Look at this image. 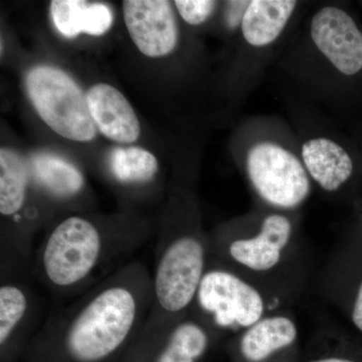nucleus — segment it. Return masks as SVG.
<instances>
[{
	"mask_svg": "<svg viewBox=\"0 0 362 362\" xmlns=\"http://www.w3.org/2000/svg\"><path fill=\"white\" fill-rule=\"evenodd\" d=\"M297 2L291 0H252L242 21L247 44L262 47L278 39L291 18Z\"/></svg>",
	"mask_w": 362,
	"mask_h": 362,
	"instance_id": "nucleus-16",
	"label": "nucleus"
},
{
	"mask_svg": "<svg viewBox=\"0 0 362 362\" xmlns=\"http://www.w3.org/2000/svg\"><path fill=\"white\" fill-rule=\"evenodd\" d=\"M230 362H300L302 350L296 317L290 309L272 313L228 338Z\"/></svg>",
	"mask_w": 362,
	"mask_h": 362,
	"instance_id": "nucleus-8",
	"label": "nucleus"
},
{
	"mask_svg": "<svg viewBox=\"0 0 362 362\" xmlns=\"http://www.w3.org/2000/svg\"><path fill=\"white\" fill-rule=\"evenodd\" d=\"M175 4L181 18L192 25L204 23L216 6V1L209 0H176Z\"/></svg>",
	"mask_w": 362,
	"mask_h": 362,
	"instance_id": "nucleus-20",
	"label": "nucleus"
},
{
	"mask_svg": "<svg viewBox=\"0 0 362 362\" xmlns=\"http://www.w3.org/2000/svg\"><path fill=\"white\" fill-rule=\"evenodd\" d=\"M246 173L255 194L271 211L291 213L311 194V178L303 164L276 143L252 146L247 153Z\"/></svg>",
	"mask_w": 362,
	"mask_h": 362,
	"instance_id": "nucleus-6",
	"label": "nucleus"
},
{
	"mask_svg": "<svg viewBox=\"0 0 362 362\" xmlns=\"http://www.w3.org/2000/svg\"><path fill=\"white\" fill-rule=\"evenodd\" d=\"M289 307L261 285L209 257L189 313L221 337L230 338Z\"/></svg>",
	"mask_w": 362,
	"mask_h": 362,
	"instance_id": "nucleus-4",
	"label": "nucleus"
},
{
	"mask_svg": "<svg viewBox=\"0 0 362 362\" xmlns=\"http://www.w3.org/2000/svg\"><path fill=\"white\" fill-rule=\"evenodd\" d=\"M26 90L40 118L57 134L78 142L96 137L87 97L65 71L54 66H35L26 77Z\"/></svg>",
	"mask_w": 362,
	"mask_h": 362,
	"instance_id": "nucleus-5",
	"label": "nucleus"
},
{
	"mask_svg": "<svg viewBox=\"0 0 362 362\" xmlns=\"http://www.w3.org/2000/svg\"><path fill=\"white\" fill-rule=\"evenodd\" d=\"M148 228L126 221L71 216L57 223L33 252V279L56 299L94 287L132 262L148 240Z\"/></svg>",
	"mask_w": 362,
	"mask_h": 362,
	"instance_id": "nucleus-2",
	"label": "nucleus"
},
{
	"mask_svg": "<svg viewBox=\"0 0 362 362\" xmlns=\"http://www.w3.org/2000/svg\"><path fill=\"white\" fill-rule=\"evenodd\" d=\"M250 1H230L228 4L226 11V20L228 25L235 28L239 23H242L243 18L246 13Z\"/></svg>",
	"mask_w": 362,
	"mask_h": 362,
	"instance_id": "nucleus-22",
	"label": "nucleus"
},
{
	"mask_svg": "<svg viewBox=\"0 0 362 362\" xmlns=\"http://www.w3.org/2000/svg\"><path fill=\"white\" fill-rule=\"evenodd\" d=\"M152 303V273L133 259L54 311L20 362H116L134 341Z\"/></svg>",
	"mask_w": 362,
	"mask_h": 362,
	"instance_id": "nucleus-1",
	"label": "nucleus"
},
{
	"mask_svg": "<svg viewBox=\"0 0 362 362\" xmlns=\"http://www.w3.org/2000/svg\"><path fill=\"white\" fill-rule=\"evenodd\" d=\"M86 97L90 117L102 134L119 143L138 139L139 121L120 90L108 84H98L88 90Z\"/></svg>",
	"mask_w": 362,
	"mask_h": 362,
	"instance_id": "nucleus-11",
	"label": "nucleus"
},
{
	"mask_svg": "<svg viewBox=\"0 0 362 362\" xmlns=\"http://www.w3.org/2000/svg\"><path fill=\"white\" fill-rule=\"evenodd\" d=\"M310 33L317 49L340 73L354 76L362 70V33L349 13L323 7L312 18Z\"/></svg>",
	"mask_w": 362,
	"mask_h": 362,
	"instance_id": "nucleus-9",
	"label": "nucleus"
},
{
	"mask_svg": "<svg viewBox=\"0 0 362 362\" xmlns=\"http://www.w3.org/2000/svg\"><path fill=\"white\" fill-rule=\"evenodd\" d=\"M0 271V362H20L35 335L39 299L32 271Z\"/></svg>",
	"mask_w": 362,
	"mask_h": 362,
	"instance_id": "nucleus-7",
	"label": "nucleus"
},
{
	"mask_svg": "<svg viewBox=\"0 0 362 362\" xmlns=\"http://www.w3.org/2000/svg\"><path fill=\"white\" fill-rule=\"evenodd\" d=\"M301 153L307 173L328 194L341 189L354 173L351 157L333 140L314 138L304 143Z\"/></svg>",
	"mask_w": 362,
	"mask_h": 362,
	"instance_id": "nucleus-13",
	"label": "nucleus"
},
{
	"mask_svg": "<svg viewBox=\"0 0 362 362\" xmlns=\"http://www.w3.org/2000/svg\"><path fill=\"white\" fill-rule=\"evenodd\" d=\"M209 238V257L292 305L308 287L309 263L296 221L270 211L228 223Z\"/></svg>",
	"mask_w": 362,
	"mask_h": 362,
	"instance_id": "nucleus-3",
	"label": "nucleus"
},
{
	"mask_svg": "<svg viewBox=\"0 0 362 362\" xmlns=\"http://www.w3.org/2000/svg\"><path fill=\"white\" fill-rule=\"evenodd\" d=\"M123 13L131 39L143 54L159 58L175 49L178 32L170 2L126 0Z\"/></svg>",
	"mask_w": 362,
	"mask_h": 362,
	"instance_id": "nucleus-10",
	"label": "nucleus"
},
{
	"mask_svg": "<svg viewBox=\"0 0 362 362\" xmlns=\"http://www.w3.org/2000/svg\"><path fill=\"white\" fill-rule=\"evenodd\" d=\"M316 289L325 301L349 314L362 333V276L358 280L350 276L337 252L324 264L316 279Z\"/></svg>",
	"mask_w": 362,
	"mask_h": 362,
	"instance_id": "nucleus-15",
	"label": "nucleus"
},
{
	"mask_svg": "<svg viewBox=\"0 0 362 362\" xmlns=\"http://www.w3.org/2000/svg\"><path fill=\"white\" fill-rule=\"evenodd\" d=\"M112 23L113 14L108 6L101 4H90L85 33L99 37L111 28Z\"/></svg>",
	"mask_w": 362,
	"mask_h": 362,
	"instance_id": "nucleus-21",
	"label": "nucleus"
},
{
	"mask_svg": "<svg viewBox=\"0 0 362 362\" xmlns=\"http://www.w3.org/2000/svg\"><path fill=\"white\" fill-rule=\"evenodd\" d=\"M28 168L30 185L49 201L70 202L84 192V175L66 159L39 153L33 157Z\"/></svg>",
	"mask_w": 362,
	"mask_h": 362,
	"instance_id": "nucleus-14",
	"label": "nucleus"
},
{
	"mask_svg": "<svg viewBox=\"0 0 362 362\" xmlns=\"http://www.w3.org/2000/svg\"><path fill=\"white\" fill-rule=\"evenodd\" d=\"M89 6L87 2L78 0H54L51 16L57 30L66 37L85 33Z\"/></svg>",
	"mask_w": 362,
	"mask_h": 362,
	"instance_id": "nucleus-19",
	"label": "nucleus"
},
{
	"mask_svg": "<svg viewBox=\"0 0 362 362\" xmlns=\"http://www.w3.org/2000/svg\"><path fill=\"white\" fill-rule=\"evenodd\" d=\"M109 170L120 185H144L156 175L158 161L151 152L139 147L116 148L109 158Z\"/></svg>",
	"mask_w": 362,
	"mask_h": 362,
	"instance_id": "nucleus-17",
	"label": "nucleus"
},
{
	"mask_svg": "<svg viewBox=\"0 0 362 362\" xmlns=\"http://www.w3.org/2000/svg\"><path fill=\"white\" fill-rule=\"evenodd\" d=\"M300 362H362L354 356L342 341L339 335L329 329V326L314 334L306 349L302 352Z\"/></svg>",
	"mask_w": 362,
	"mask_h": 362,
	"instance_id": "nucleus-18",
	"label": "nucleus"
},
{
	"mask_svg": "<svg viewBox=\"0 0 362 362\" xmlns=\"http://www.w3.org/2000/svg\"><path fill=\"white\" fill-rule=\"evenodd\" d=\"M223 338L209 324L189 313L145 362H204Z\"/></svg>",
	"mask_w": 362,
	"mask_h": 362,
	"instance_id": "nucleus-12",
	"label": "nucleus"
}]
</instances>
